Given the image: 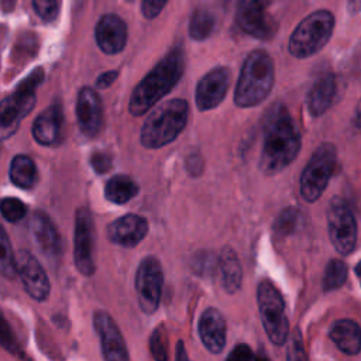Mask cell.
<instances>
[{
  "mask_svg": "<svg viewBox=\"0 0 361 361\" xmlns=\"http://www.w3.org/2000/svg\"><path fill=\"white\" fill-rule=\"evenodd\" d=\"M262 135L259 169L268 176L276 175L296 159L302 147L300 133L282 102L267 109L262 117Z\"/></svg>",
  "mask_w": 361,
  "mask_h": 361,
  "instance_id": "6da1fadb",
  "label": "cell"
},
{
  "mask_svg": "<svg viewBox=\"0 0 361 361\" xmlns=\"http://www.w3.org/2000/svg\"><path fill=\"white\" fill-rule=\"evenodd\" d=\"M183 71V48L180 45H175L135 86L128 102V111L133 116H142L147 113L171 92L182 78Z\"/></svg>",
  "mask_w": 361,
  "mask_h": 361,
  "instance_id": "7a4b0ae2",
  "label": "cell"
},
{
  "mask_svg": "<svg viewBox=\"0 0 361 361\" xmlns=\"http://www.w3.org/2000/svg\"><path fill=\"white\" fill-rule=\"evenodd\" d=\"M275 80V65L271 55L264 49H254L243 62L235 90L234 103L241 109H248L264 102Z\"/></svg>",
  "mask_w": 361,
  "mask_h": 361,
  "instance_id": "3957f363",
  "label": "cell"
},
{
  "mask_svg": "<svg viewBox=\"0 0 361 361\" xmlns=\"http://www.w3.org/2000/svg\"><path fill=\"white\" fill-rule=\"evenodd\" d=\"M189 104L183 99H172L158 104L144 121L140 142L145 148H161L172 142L186 127Z\"/></svg>",
  "mask_w": 361,
  "mask_h": 361,
  "instance_id": "277c9868",
  "label": "cell"
},
{
  "mask_svg": "<svg viewBox=\"0 0 361 361\" xmlns=\"http://www.w3.org/2000/svg\"><path fill=\"white\" fill-rule=\"evenodd\" d=\"M334 24V16L329 10H316L307 14L289 37V54L298 59L317 54L330 41Z\"/></svg>",
  "mask_w": 361,
  "mask_h": 361,
  "instance_id": "5b68a950",
  "label": "cell"
},
{
  "mask_svg": "<svg viewBox=\"0 0 361 361\" xmlns=\"http://www.w3.org/2000/svg\"><path fill=\"white\" fill-rule=\"evenodd\" d=\"M44 79V69H34L16 90L0 103V141L10 138L20 127V123L35 106V89Z\"/></svg>",
  "mask_w": 361,
  "mask_h": 361,
  "instance_id": "8992f818",
  "label": "cell"
},
{
  "mask_svg": "<svg viewBox=\"0 0 361 361\" xmlns=\"http://www.w3.org/2000/svg\"><path fill=\"white\" fill-rule=\"evenodd\" d=\"M257 303L268 338L275 345H282L289 336V322L279 289L268 279L261 281L257 288Z\"/></svg>",
  "mask_w": 361,
  "mask_h": 361,
  "instance_id": "52a82bcc",
  "label": "cell"
},
{
  "mask_svg": "<svg viewBox=\"0 0 361 361\" xmlns=\"http://www.w3.org/2000/svg\"><path fill=\"white\" fill-rule=\"evenodd\" d=\"M337 161L336 147L330 142H323L314 149L300 175V196L307 203L320 199L329 180L334 172Z\"/></svg>",
  "mask_w": 361,
  "mask_h": 361,
  "instance_id": "ba28073f",
  "label": "cell"
},
{
  "mask_svg": "<svg viewBox=\"0 0 361 361\" xmlns=\"http://www.w3.org/2000/svg\"><path fill=\"white\" fill-rule=\"evenodd\" d=\"M326 214L329 237L336 251L341 255L351 254L357 245L358 227L350 206L344 199L334 196L329 202Z\"/></svg>",
  "mask_w": 361,
  "mask_h": 361,
  "instance_id": "9c48e42d",
  "label": "cell"
},
{
  "mask_svg": "<svg viewBox=\"0 0 361 361\" xmlns=\"http://www.w3.org/2000/svg\"><path fill=\"white\" fill-rule=\"evenodd\" d=\"M268 4L269 0H237L235 21L241 31L261 41L272 39L278 23L268 13Z\"/></svg>",
  "mask_w": 361,
  "mask_h": 361,
  "instance_id": "30bf717a",
  "label": "cell"
},
{
  "mask_svg": "<svg viewBox=\"0 0 361 361\" xmlns=\"http://www.w3.org/2000/svg\"><path fill=\"white\" fill-rule=\"evenodd\" d=\"M164 285V274L159 261L155 257H147L138 265L135 274V290L140 309L151 314L161 302Z\"/></svg>",
  "mask_w": 361,
  "mask_h": 361,
  "instance_id": "8fae6325",
  "label": "cell"
},
{
  "mask_svg": "<svg viewBox=\"0 0 361 361\" xmlns=\"http://www.w3.org/2000/svg\"><path fill=\"white\" fill-rule=\"evenodd\" d=\"M75 248L73 259L82 275L94 274V223L87 207H79L75 213Z\"/></svg>",
  "mask_w": 361,
  "mask_h": 361,
  "instance_id": "7c38bea8",
  "label": "cell"
},
{
  "mask_svg": "<svg viewBox=\"0 0 361 361\" xmlns=\"http://www.w3.org/2000/svg\"><path fill=\"white\" fill-rule=\"evenodd\" d=\"M16 272L21 279L25 292L34 300H47L51 290L49 279L38 259L27 250H18L16 252Z\"/></svg>",
  "mask_w": 361,
  "mask_h": 361,
  "instance_id": "4fadbf2b",
  "label": "cell"
},
{
  "mask_svg": "<svg viewBox=\"0 0 361 361\" xmlns=\"http://www.w3.org/2000/svg\"><path fill=\"white\" fill-rule=\"evenodd\" d=\"M231 82V72L227 66H217L209 71L197 83L195 100L199 110L206 111L217 107L227 94Z\"/></svg>",
  "mask_w": 361,
  "mask_h": 361,
  "instance_id": "5bb4252c",
  "label": "cell"
},
{
  "mask_svg": "<svg viewBox=\"0 0 361 361\" xmlns=\"http://www.w3.org/2000/svg\"><path fill=\"white\" fill-rule=\"evenodd\" d=\"M93 324L96 333L100 337L103 357L106 360L114 361L128 360L126 341L113 317L107 312L99 310L93 316Z\"/></svg>",
  "mask_w": 361,
  "mask_h": 361,
  "instance_id": "9a60e30c",
  "label": "cell"
},
{
  "mask_svg": "<svg viewBox=\"0 0 361 361\" xmlns=\"http://www.w3.org/2000/svg\"><path fill=\"white\" fill-rule=\"evenodd\" d=\"M76 118L80 131L87 137H96L103 127V104L97 92L83 87L76 100Z\"/></svg>",
  "mask_w": 361,
  "mask_h": 361,
  "instance_id": "2e32d148",
  "label": "cell"
},
{
  "mask_svg": "<svg viewBox=\"0 0 361 361\" xmlns=\"http://www.w3.org/2000/svg\"><path fill=\"white\" fill-rule=\"evenodd\" d=\"M94 38L104 54H118L127 44V24L117 14H104L96 24Z\"/></svg>",
  "mask_w": 361,
  "mask_h": 361,
  "instance_id": "e0dca14e",
  "label": "cell"
},
{
  "mask_svg": "<svg viewBox=\"0 0 361 361\" xmlns=\"http://www.w3.org/2000/svg\"><path fill=\"white\" fill-rule=\"evenodd\" d=\"M107 237L121 247H135L148 233V221L138 214H126L109 224Z\"/></svg>",
  "mask_w": 361,
  "mask_h": 361,
  "instance_id": "ac0fdd59",
  "label": "cell"
},
{
  "mask_svg": "<svg viewBox=\"0 0 361 361\" xmlns=\"http://www.w3.org/2000/svg\"><path fill=\"white\" fill-rule=\"evenodd\" d=\"M30 231L38 250L49 259L61 255V238L51 219L44 212H35L30 221Z\"/></svg>",
  "mask_w": 361,
  "mask_h": 361,
  "instance_id": "d6986e66",
  "label": "cell"
},
{
  "mask_svg": "<svg viewBox=\"0 0 361 361\" xmlns=\"http://www.w3.org/2000/svg\"><path fill=\"white\" fill-rule=\"evenodd\" d=\"M199 336L207 351L212 354H220L226 347L227 327L223 314L214 309H206L199 319Z\"/></svg>",
  "mask_w": 361,
  "mask_h": 361,
  "instance_id": "ffe728a7",
  "label": "cell"
},
{
  "mask_svg": "<svg viewBox=\"0 0 361 361\" xmlns=\"http://www.w3.org/2000/svg\"><path fill=\"white\" fill-rule=\"evenodd\" d=\"M337 94V80L331 72H326L312 83L307 96L306 107L310 116L319 117L330 109Z\"/></svg>",
  "mask_w": 361,
  "mask_h": 361,
  "instance_id": "44dd1931",
  "label": "cell"
},
{
  "mask_svg": "<svg viewBox=\"0 0 361 361\" xmlns=\"http://www.w3.org/2000/svg\"><path fill=\"white\" fill-rule=\"evenodd\" d=\"M62 118V109L59 104H54L45 109L32 124V135L35 141L47 147L59 144Z\"/></svg>",
  "mask_w": 361,
  "mask_h": 361,
  "instance_id": "7402d4cb",
  "label": "cell"
},
{
  "mask_svg": "<svg viewBox=\"0 0 361 361\" xmlns=\"http://www.w3.org/2000/svg\"><path fill=\"white\" fill-rule=\"evenodd\" d=\"M329 337L347 355H355L361 351V327L351 319L336 320L330 326Z\"/></svg>",
  "mask_w": 361,
  "mask_h": 361,
  "instance_id": "603a6c76",
  "label": "cell"
},
{
  "mask_svg": "<svg viewBox=\"0 0 361 361\" xmlns=\"http://www.w3.org/2000/svg\"><path fill=\"white\" fill-rule=\"evenodd\" d=\"M221 286L227 293H235L243 282V268L235 251L224 247L217 259Z\"/></svg>",
  "mask_w": 361,
  "mask_h": 361,
  "instance_id": "cb8c5ba5",
  "label": "cell"
},
{
  "mask_svg": "<svg viewBox=\"0 0 361 361\" xmlns=\"http://www.w3.org/2000/svg\"><path fill=\"white\" fill-rule=\"evenodd\" d=\"M11 182L23 189H32L38 182L35 162L28 155H16L8 171Z\"/></svg>",
  "mask_w": 361,
  "mask_h": 361,
  "instance_id": "d4e9b609",
  "label": "cell"
},
{
  "mask_svg": "<svg viewBox=\"0 0 361 361\" xmlns=\"http://www.w3.org/2000/svg\"><path fill=\"white\" fill-rule=\"evenodd\" d=\"M138 193V185L127 175L113 176L104 188V196L114 204H124Z\"/></svg>",
  "mask_w": 361,
  "mask_h": 361,
  "instance_id": "484cf974",
  "label": "cell"
},
{
  "mask_svg": "<svg viewBox=\"0 0 361 361\" xmlns=\"http://www.w3.org/2000/svg\"><path fill=\"white\" fill-rule=\"evenodd\" d=\"M216 27V17L207 8H196L189 20V35L195 41L209 38Z\"/></svg>",
  "mask_w": 361,
  "mask_h": 361,
  "instance_id": "4316f807",
  "label": "cell"
},
{
  "mask_svg": "<svg viewBox=\"0 0 361 361\" xmlns=\"http://www.w3.org/2000/svg\"><path fill=\"white\" fill-rule=\"evenodd\" d=\"M303 213L298 207L283 209L274 223V233L279 237H285L296 233L303 226Z\"/></svg>",
  "mask_w": 361,
  "mask_h": 361,
  "instance_id": "83f0119b",
  "label": "cell"
},
{
  "mask_svg": "<svg viewBox=\"0 0 361 361\" xmlns=\"http://www.w3.org/2000/svg\"><path fill=\"white\" fill-rule=\"evenodd\" d=\"M348 275V267L343 259H330L326 265L324 275H323V289L324 292H331L341 288Z\"/></svg>",
  "mask_w": 361,
  "mask_h": 361,
  "instance_id": "f1b7e54d",
  "label": "cell"
},
{
  "mask_svg": "<svg viewBox=\"0 0 361 361\" xmlns=\"http://www.w3.org/2000/svg\"><path fill=\"white\" fill-rule=\"evenodd\" d=\"M0 275L8 279H13L17 275L16 254L13 252L10 240L1 226H0Z\"/></svg>",
  "mask_w": 361,
  "mask_h": 361,
  "instance_id": "f546056e",
  "label": "cell"
},
{
  "mask_svg": "<svg viewBox=\"0 0 361 361\" xmlns=\"http://www.w3.org/2000/svg\"><path fill=\"white\" fill-rule=\"evenodd\" d=\"M0 213L10 221L17 223L27 214V206L17 197H4L0 200Z\"/></svg>",
  "mask_w": 361,
  "mask_h": 361,
  "instance_id": "4dcf8cb0",
  "label": "cell"
},
{
  "mask_svg": "<svg viewBox=\"0 0 361 361\" xmlns=\"http://www.w3.org/2000/svg\"><path fill=\"white\" fill-rule=\"evenodd\" d=\"M0 345L13 355H21L20 345L16 340V336L10 329L8 323L6 322V319L3 317L1 312H0Z\"/></svg>",
  "mask_w": 361,
  "mask_h": 361,
  "instance_id": "1f68e13d",
  "label": "cell"
},
{
  "mask_svg": "<svg viewBox=\"0 0 361 361\" xmlns=\"http://www.w3.org/2000/svg\"><path fill=\"white\" fill-rule=\"evenodd\" d=\"M32 7L37 16L44 21L55 20L59 11L58 0H32Z\"/></svg>",
  "mask_w": 361,
  "mask_h": 361,
  "instance_id": "d6a6232c",
  "label": "cell"
},
{
  "mask_svg": "<svg viewBox=\"0 0 361 361\" xmlns=\"http://www.w3.org/2000/svg\"><path fill=\"white\" fill-rule=\"evenodd\" d=\"M149 350L151 354L155 360H166L168 353H166V337L164 334V330L159 327L151 334L149 340Z\"/></svg>",
  "mask_w": 361,
  "mask_h": 361,
  "instance_id": "836d02e7",
  "label": "cell"
},
{
  "mask_svg": "<svg viewBox=\"0 0 361 361\" xmlns=\"http://www.w3.org/2000/svg\"><path fill=\"white\" fill-rule=\"evenodd\" d=\"M168 0H142L141 3V11L145 18L152 20L159 16V13L166 6Z\"/></svg>",
  "mask_w": 361,
  "mask_h": 361,
  "instance_id": "e575fe53",
  "label": "cell"
},
{
  "mask_svg": "<svg viewBox=\"0 0 361 361\" xmlns=\"http://www.w3.org/2000/svg\"><path fill=\"white\" fill-rule=\"evenodd\" d=\"M288 358L289 360H303V358H306L299 330H295V333L292 334V338H290V343H289V350H288Z\"/></svg>",
  "mask_w": 361,
  "mask_h": 361,
  "instance_id": "d590c367",
  "label": "cell"
},
{
  "mask_svg": "<svg viewBox=\"0 0 361 361\" xmlns=\"http://www.w3.org/2000/svg\"><path fill=\"white\" fill-rule=\"evenodd\" d=\"M90 164L97 173H104L111 168V158L107 152H94L90 158Z\"/></svg>",
  "mask_w": 361,
  "mask_h": 361,
  "instance_id": "8d00e7d4",
  "label": "cell"
},
{
  "mask_svg": "<svg viewBox=\"0 0 361 361\" xmlns=\"http://www.w3.org/2000/svg\"><path fill=\"white\" fill-rule=\"evenodd\" d=\"M254 353L252 350L247 345V344H238L235 345L231 353L227 355L228 360H251L254 358Z\"/></svg>",
  "mask_w": 361,
  "mask_h": 361,
  "instance_id": "74e56055",
  "label": "cell"
},
{
  "mask_svg": "<svg viewBox=\"0 0 361 361\" xmlns=\"http://www.w3.org/2000/svg\"><path fill=\"white\" fill-rule=\"evenodd\" d=\"M118 76V71H107L104 73H102L97 79H96V87L97 89H106L109 87Z\"/></svg>",
  "mask_w": 361,
  "mask_h": 361,
  "instance_id": "f35d334b",
  "label": "cell"
},
{
  "mask_svg": "<svg viewBox=\"0 0 361 361\" xmlns=\"http://www.w3.org/2000/svg\"><path fill=\"white\" fill-rule=\"evenodd\" d=\"M353 123L355 127L361 128V100L358 102L357 107H355V111H354V117H353Z\"/></svg>",
  "mask_w": 361,
  "mask_h": 361,
  "instance_id": "ab89813d",
  "label": "cell"
},
{
  "mask_svg": "<svg viewBox=\"0 0 361 361\" xmlns=\"http://www.w3.org/2000/svg\"><path fill=\"white\" fill-rule=\"evenodd\" d=\"M188 355L185 354L183 351V347H182V341L178 343V354H176V360H186Z\"/></svg>",
  "mask_w": 361,
  "mask_h": 361,
  "instance_id": "60d3db41",
  "label": "cell"
},
{
  "mask_svg": "<svg viewBox=\"0 0 361 361\" xmlns=\"http://www.w3.org/2000/svg\"><path fill=\"white\" fill-rule=\"evenodd\" d=\"M16 0H3V10L4 11H11L14 8Z\"/></svg>",
  "mask_w": 361,
  "mask_h": 361,
  "instance_id": "b9f144b4",
  "label": "cell"
},
{
  "mask_svg": "<svg viewBox=\"0 0 361 361\" xmlns=\"http://www.w3.org/2000/svg\"><path fill=\"white\" fill-rule=\"evenodd\" d=\"M355 274H357V276H358V279H360V282H361V262H358V264L355 265Z\"/></svg>",
  "mask_w": 361,
  "mask_h": 361,
  "instance_id": "7bdbcfd3",
  "label": "cell"
},
{
  "mask_svg": "<svg viewBox=\"0 0 361 361\" xmlns=\"http://www.w3.org/2000/svg\"><path fill=\"white\" fill-rule=\"evenodd\" d=\"M358 69H360V75H361V59H360V63H358Z\"/></svg>",
  "mask_w": 361,
  "mask_h": 361,
  "instance_id": "ee69618b",
  "label": "cell"
},
{
  "mask_svg": "<svg viewBox=\"0 0 361 361\" xmlns=\"http://www.w3.org/2000/svg\"><path fill=\"white\" fill-rule=\"evenodd\" d=\"M126 1H133V0H126Z\"/></svg>",
  "mask_w": 361,
  "mask_h": 361,
  "instance_id": "f6af8a7d",
  "label": "cell"
}]
</instances>
